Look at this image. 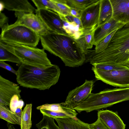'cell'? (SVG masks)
I'll list each match as a JSON object with an SVG mask.
<instances>
[{"instance_id":"obj_37","label":"cell","mask_w":129,"mask_h":129,"mask_svg":"<svg viewBox=\"0 0 129 129\" xmlns=\"http://www.w3.org/2000/svg\"><path fill=\"white\" fill-rule=\"evenodd\" d=\"M22 108H21L17 107L16 109L15 113L21 120L22 114Z\"/></svg>"},{"instance_id":"obj_15","label":"cell","mask_w":129,"mask_h":129,"mask_svg":"<svg viewBox=\"0 0 129 129\" xmlns=\"http://www.w3.org/2000/svg\"><path fill=\"white\" fill-rule=\"evenodd\" d=\"M124 25L112 18L102 25L97 26L94 34V45L95 46L112 32L117 30Z\"/></svg>"},{"instance_id":"obj_3","label":"cell","mask_w":129,"mask_h":129,"mask_svg":"<svg viewBox=\"0 0 129 129\" xmlns=\"http://www.w3.org/2000/svg\"><path fill=\"white\" fill-rule=\"evenodd\" d=\"M60 73L59 67L55 64L42 68L21 63L16 71V80L23 87L45 90L57 82Z\"/></svg>"},{"instance_id":"obj_5","label":"cell","mask_w":129,"mask_h":129,"mask_svg":"<svg viewBox=\"0 0 129 129\" xmlns=\"http://www.w3.org/2000/svg\"><path fill=\"white\" fill-rule=\"evenodd\" d=\"M0 44L16 56L22 63L38 68H45L52 65L43 49L26 45L5 42Z\"/></svg>"},{"instance_id":"obj_31","label":"cell","mask_w":129,"mask_h":129,"mask_svg":"<svg viewBox=\"0 0 129 129\" xmlns=\"http://www.w3.org/2000/svg\"><path fill=\"white\" fill-rule=\"evenodd\" d=\"M117 30L112 32L96 45L95 49L94 50V52H98L105 49L108 46L111 40Z\"/></svg>"},{"instance_id":"obj_32","label":"cell","mask_w":129,"mask_h":129,"mask_svg":"<svg viewBox=\"0 0 129 129\" xmlns=\"http://www.w3.org/2000/svg\"><path fill=\"white\" fill-rule=\"evenodd\" d=\"M19 99L18 96L16 94L12 97L10 101L9 108L10 110L14 113L16 109L19 105Z\"/></svg>"},{"instance_id":"obj_14","label":"cell","mask_w":129,"mask_h":129,"mask_svg":"<svg viewBox=\"0 0 129 129\" xmlns=\"http://www.w3.org/2000/svg\"><path fill=\"white\" fill-rule=\"evenodd\" d=\"M98 118L109 129H125V124L116 113L108 110H99Z\"/></svg>"},{"instance_id":"obj_2","label":"cell","mask_w":129,"mask_h":129,"mask_svg":"<svg viewBox=\"0 0 129 129\" xmlns=\"http://www.w3.org/2000/svg\"><path fill=\"white\" fill-rule=\"evenodd\" d=\"M86 62L92 65L109 63L127 66L129 64V24L116 30L104 50L98 52L89 50L86 55Z\"/></svg>"},{"instance_id":"obj_26","label":"cell","mask_w":129,"mask_h":129,"mask_svg":"<svg viewBox=\"0 0 129 129\" xmlns=\"http://www.w3.org/2000/svg\"><path fill=\"white\" fill-rule=\"evenodd\" d=\"M0 61H8L17 63L19 65L22 63L19 59L0 44Z\"/></svg>"},{"instance_id":"obj_1","label":"cell","mask_w":129,"mask_h":129,"mask_svg":"<svg viewBox=\"0 0 129 129\" xmlns=\"http://www.w3.org/2000/svg\"><path fill=\"white\" fill-rule=\"evenodd\" d=\"M40 36L43 48L60 58L65 66L77 67L85 62V54L76 40L68 35L50 31Z\"/></svg>"},{"instance_id":"obj_13","label":"cell","mask_w":129,"mask_h":129,"mask_svg":"<svg viewBox=\"0 0 129 129\" xmlns=\"http://www.w3.org/2000/svg\"><path fill=\"white\" fill-rule=\"evenodd\" d=\"M112 18L124 25L129 24V0H110Z\"/></svg>"},{"instance_id":"obj_30","label":"cell","mask_w":129,"mask_h":129,"mask_svg":"<svg viewBox=\"0 0 129 129\" xmlns=\"http://www.w3.org/2000/svg\"><path fill=\"white\" fill-rule=\"evenodd\" d=\"M52 0L59 10L61 16L70 15L71 8L66 4L65 0Z\"/></svg>"},{"instance_id":"obj_38","label":"cell","mask_w":129,"mask_h":129,"mask_svg":"<svg viewBox=\"0 0 129 129\" xmlns=\"http://www.w3.org/2000/svg\"><path fill=\"white\" fill-rule=\"evenodd\" d=\"M7 126L8 129H16L13 125L9 123H8Z\"/></svg>"},{"instance_id":"obj_27","label":"cell","mask_w":129,"mask_h":129,"mask_svg":"<svg viewBox=\"0 0 129 129\" xmlns=\"http://www.w3.org/2000/svg\"><path fill=\"white\" fill-rule=\"evenodd\" d=\"M54 120L53 118L43 115L42 119L36 126L38 129H60Z\"/></svg>"},{"instance_id":"obj_20","label":"cell","mask_w":129,"mask_h":129,"mask_svg":"<svg viewBox=\"0 0 129 129\" xmlns=\"http://www.w3.org/2000/svg\"><path fill=\"white\" fill-rule=\"evenodd\" d=\"M62 20L63 28L67 34L75 40L78 39L83 33L84 29L75 22L67 21L60 16Z\"/></svg>"},{"instance_id":"obj_40","label":"cell","mask_w":129,"mask_h":129,"mask_svg":"<svg viewBox=\"0 0 129 129\" xmlns=\"http://www.w3.org/2000/svg\"><path fill=\"white\" fill-rule=\"evenodd\" d=\"M127 66L129 68V64Z\"/></svg>"},{"instance_id":"obj_18","label":"cell","mask_w":129,"mask_h":129,"mask_svg":"<svg viewBox=\"0 0 129 129\" xmlns=\"http://www.w3.org/2000/svg\"><path fill=\"white\" fill-rule=\"evenodd\" d=\"M97 27L96 25L90 28L84 29L82 35L76 40L85 55L94 45V34Z\"/></svg>"},{"instance_id":"obj_12","label":"cell","mask_w":129,"mask_h":129,"mask_svg":"<svg viewBox=\"0 0 129 129\" xmlns=\"http://www.w3.org/2000/svg\"><path fill=\"white\" fill-rule=\"evenodd\" d=\"M100 5V0H98L81 11L80 19L84 29L90 28L98 25Z\"/></svg>"},{"instance_id":"obj_16","label":"cell","mask_w":129,"mask_h":129,"mask_svg":"<svg viewBox=\"0 0 129 129\" xmlns=\"http://www.w3.org/2000/svg\"><path fill=\"white\" fill-rule=\"evenodd\" d=\"M4 8L9 11L33 13L36 9L27 0H1Z\"/></svg>"},{"instance_id":"obj_11","label":"cell","mask_w":129,"mask_h":129,"mask_svg":"<svg viewBox=\"0 0 129 129\" xmlns=\"http://www.w3.org/2000/svg\"><path fill=\"white\" fill-rule=\"evenodd\" d=\"M21 90L18 85L0 75V104L9 107L12 97L17 95L20 99Z\"/></svg>"},{"instance_id":"obj_25","label":"cell","mask_w":129,"mask_h":129,"mask_svg":"<svg viewBox=\"0 0 129 129\" xmlns=\"http://www.w3.org/2000/svg\"><path fill=\"white\" fill-rule=\"evenodd\" d=\"M37 9H46L55 12L60 16L59 10L52 0H32Z\"/></svg>"},{"instance_id":"obj_28","label":"cell","mask_w":129,"mask_h":129,"mask_svg":"<svg viewBox=\"0 0 129 129\" xmlns=\"http://www.w3.org/2000/svg\"><path fill=\"white\" fill-rule=\"evenodd\" d=\"M93 66L97 69L106 71L123 69L129 68L128 66H126L109 63L97 64L93 65Z\"/></svg>"},{"instance_id":"obj_9","label":"cell","mask_w":129,"mask_h":129,"mask_svg":"<svg viewBox=\"0 0 129 129\" xmlns=\"http://www.w3.org/2000/svg\"><path fill=\"white\" fill-rule=\"evenodd\" d=\"M94 83V81L92 80H85L82 85L69 92L65 102L62 103V104L74 109L91 93Z\"/></svg>"},{"instance_id":"obj_21","label":"cell","mask_w":129,"mask_h":129,"mask_svg":"<svg viewBox=\"0 0 129 129\" xmlns=\"http://www.w3.org/2000/svg\"><path fill=\"white\" fill-rule=\"evenodd\" d=\"M36 109L40 110L41 109L45 110L51 111L72 114L76 117L78 114L74 109L64 105L62 103L46 104L37 107Z\"/></svg>"},{"instance_id":"obj_36","label":"cell","mask_w":129,"mask_h":129,"mask_svg":"<svg viewBox=\"0 0 129 129\" xmlns=\"http://www.w3.org/2000/svg\"><path fill=\"white\" fill-rule=\"evenodd\" d=\"M81 11L71 8L70 15L80 19Z\"/></svg>"},{"instance_id":"obj_39","label":"cell","mask_w":129,"mask_h":129,"mask_svg":"<svg viewBox=\"0 0 129 129\" xmlns=\"http://www.w3.org/2000/svg\"><path fill=\"white\" fill-rule=\"evenodd\" d=\"M0 6H1V8H0V12L2 11L3 10V9L4 8V6L3 4L1 2H0Z\"/></svg>"},{"instance_id":"obj_23","label":"cell","mask_w":129,"mask_h":129,"mask_svg":"<svg viewBox=\"0 0 129 129\" xmlns=\"http://www.w3.org/2000/svg\"><path fill=\"white\" fill-rule=\"evenodd\" d=\"M32 106L31 104H27L22 111L20 125L21 129H30L31 127Z\"/></svg>"},{"instance_id":"obj_17","label":"cell","mask_w":129,"mask_h":129,"mask_svg":"<svg viewBox=\"0 0 129 129\" xmlns=\"http://www.w3.org/2000/svg\"><path fill=\"white\" fill-rule=\"evenodd\" d=\"M54 119L60 129H90L89 124L82 121L77 117L56 118Z\"/></svg>"},{"instance_id":"obj_33","label":"cell","mask_w":129,"mask_h":129,"mask_svg":"<svg viewBox=\"0 0 129 129\" xmlns=\"http://www.w3.org/2000/svg\"><path fill=\"white\" fill-rule=\"evenodd\" d=\"M90 129H109L98 118L94 123L89 124Z\"/></svg>"},{"instance_id":"obj_22","label":"cell","mask_w":129,"mask_h":129,"mask_svg":"<svg viewBox=\"0 0 129 129\" xmlns=\"http://www.w3.org/2000/svg\"><path fill=\"white\" fill-rule=\"evenodd\" d=\"M0 118L13 124L20 125L21 120L8 107L0 104Z\"/></svg>"},{"instance_id":"obj_6","label":"cell","mask_w":129,"mask_h":129,"mask_svg":"<svg viewBox=\"0 0 129 129\" xmlns=\"http://www.w3.org/2000/svg\"><path fill=\"white\" fill-rule=\"evenodd\" d=\"M2 29L0 41L5 42L36 47L40 40L39 35L23 25L7 23Z\"/></svg>"},{"instance_id":"obj_7","label":"cell","mask_w":129,"mask_h":129,"mask_svg":"<svg viewBox=\"0 0 129 129\" xmlns=\"http://www.w3.org/2000/svg\"><path fill=\"white\" fill-rule=\"evenodd\" d=\"M92 70L98 80L115 87H129V68L106 71L97 69L92 66Z\"/></svg>"},{"instance_id":"obj_34","label":"cell","mask_w":129,"mask_h":129,"mask_svg":"<svg viewBox=\"0 0 129 129\" xmlns=\"http://www.w3.org/2000/svg\"><path fill=\"white\" fill-rule=\"evenodd\" d=\"M0 67L9 71L15 75L16 74V71L10 65L6 63L5 61H0Z\"/></svg>"},{"instance_id":"obj_8","label":"cell","mask_w":129,"mask_h":129,"mask_svg":"<svg viewBox=\"0 0 129 129\" xmlns=\"http://www.w3.org/2000/svg\"><path fill=\"white\" fill-rule=\"evenodd\" d=\"M17 20L15 25L24 26L35 32L40 36L50 31L40 18L36 14L15 12Z\"/></svg>"},{"instance_id":"obj_24","label":"cell","mask_w":129,"mask_h":129,"mask_svg":"<svg viewBox=\"0 0 129 129\" xmlns=\"http://www.w3.org/2000/svg\"><path fill=\"white\" fill-rule=\"evenodd\" d=\"M98 0H65V3L71 8L82 11Z\"/></svg>"},{"instance_id":"obj_4","label":"cell","mask_w":129,"mask_h":129,"mask_svg":"<svg viewBox=\"0 0 129 129\" xmlns=\"http://www.w3.org/2000/svg\"><path fill=\"white\" fill-rule=\"evenodd\" d=\"M129 100V87L106 89L97 93H91L74 109L79 113L90 112Z\"/></svg>"},{"instance_id":"obj_29","label":"cell","mask_w":129,"mask_h":129,"mask_svg":"<svg viewBox=\"0 0 129 129\" xmlns=\"http://www.w3.org/2000/svg\"><path fill=\"white\" fill-rule=\"evenodd\" d=\"M40 112L43 115H45L53 118H74L76 117L72 114L62 112L51 111L45 110H40Z\"/></svg>"},{"instance_id":"obj_10","label":"cell","mask_w":129,"mask_h":129,"mask_svg":"<svg viewBox=\"0 0 129 129\" xmlns=\"http://www.w3.org/2000/svg\"><path fill=\"white\" fill-rule=\"evenodd\" d=\"M35 13L40 18L50 31L67 34L63 28L62 20L58 13L46 9H37Z\"/></svg>"},{"instance_id":"obj_35","label":"cell","mask_w":129,"mask_h":129,"mask_svg":"<svg viewBox=\"0 0 129 129\" xmlns=\"http://www.w3.org/2000/svg\"><path fill=\"white\" fill-rule=\"evenodd\" d=\"M8 20V17L4 14L1 12L0 14V26L2 28L5 24H6Z\"/></svg>"},{"instance_id":"obj_19","label":"cell","mask_w":129,"mask_h":129,"mask_svg":"<svg viewBox=\"0 0 129 129\" xmlns=\"http://www.w3.org/2000/svg\"><path fill=\"white\" fill-rule=\"evenodd\" d=\"M100 3L98 27L104 24L112 18L113 10L110 0H100Z\"/></svg>"}]
</instances>
